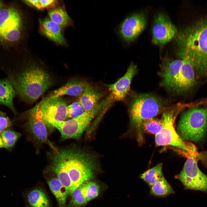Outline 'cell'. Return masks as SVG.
Wrapping results in <instances>:
<instances>
[{
    "label": "cell",
    "mask_w": 207,
    "mask_h": 207,
    "mask_svg": "<svg viewBox=\"0 0 207 207\" xmlns=\"http://www.w3.org/2000/svg\"><path fill=\"white\" fill-rule=\"evenodd\" d=\"M179 56L183 63L170 90L181 93L193 89L196 85L197 79L194 68L189 60L185 56Z\"/></svg>",
    "instance_id": "14"
},
{
    "label": "cell",
    "mask_w": 207,
    "mask_h": 207,
    "mask_svg": "<svg viewBox=\"0 0 207 207\" xmlns=\"http://www.w3.org/2000/svg\"><path fill=\"white\" fill-rule=\"evenodd\" d=\"M146 19L141 13L134 14L126 18L120 24L118 32L122 40L129 43L135 39L144 29Z\"/></svg>",
    "instance_id": "13"
},
{
    "label": "cell",
    "mask_w": 207,
    "mask_h": 207,
    "mask_svg": "<svg viewBox=\"0 0 207 207\" xmlns=\"http://www.w3.org/2000/svg\"><path fill=\"white\" fill-rule=\"evenodd\" d=\"M102 102L92 110L85 111L81 115L67 120L54 122L50 125L57 129L62 139L79 137L100 109L104 106Z\"/></svg>",
    "instance_id": "7"
},
{
    "label": "cell",
    "mask_w": 207,
    "mask_h": 207,
    "mask_svg": "<svg viewBox=\"0 0 207 207\" xmlns=\"http://www.w3.org/2000/svg\"><path fill=\"white\" fill-rule=\"evenodd\" d=\"M54 150L55 152L51 156L49 170L55 173L57 178L66 189L68 195H71L73 192L72 185L67 170L62 150L55 148Z\"/></svg>",
    "instance_id": "16"
},
{
    "label": "cell",
    "mask_w": 207,
    "mask_h": 207,
    "mask_svg": "<svg viewBox=\"0 0 207 207\" xmlns=\"http://www.w3.org/2000/svg\"><path fill=\"white\" fill-rule=\"evenodd\" d=\"M47 182L60 207H66V200L68 195L66 188L57 178H52Z\"/></svg>",
    "instance_id": "22"
},
{
    "label": "cell",
    "mask_w": 207,
    "mask_h": 207,
    "mask_svg": "<svg viewBox=\"0 0 207 207\" xmlns=\"http://www.w3.org/2000/svg\"><path fill=\"white\" fill-rule=\"evenodd\" d=\"M81 186L83 192L88 202L98 195L99 187L96 183L88 181Z\"/></svg>",
    "instance_id": "30"
},
{
    "label": "cell",
    "mask_w": 207,
    "mask_h": 207,
    "mask_svg": "<svg viewBox=\"0 0 207 207\" xmlns=\"http://www.w3.org/2000/svg\"><path fill=\"white\" fill-rule=\"evenodd\" d=\"M18 12L12 7L0 9V39L14 42L20 38L22 21Z\"/></svg>",
    "instance_id": "9"
},
{
    "label": "cell",
    "mask_w": 207,
    "mask_h": 207,
    "mask_svg": "<svg viewBox=\"0 0 207 207\" xmlns=\"http://www.w3.org/2000/svg\"><path fill=\"white\" fill-rule=\"evenodd\" d=\"M178 34V55L187 58L197 79L207 77V19L182 30Z\"/></svg>",
    "instance_id": "2"
},
{
    "label": "cell",
    "mask_w": 207,
    "mask_h": 207,
    "mask_svg": "<svg viewBox=\"0 0 207 207\" xmlns=\"http://www.w3.org/2000/svg\"><path fill=\"white\" fill-rule=\"evenodd\" d=\"M187 106L177 103L164 111L161 120L163 123L160 131L155 135V141L157 146L170 145L185 152H192L193 149L185 143L176 131L174 124L180 112Z\"/></svg>",
    "instance_id": "5"
},
{
    "label": "cell",
    "mask_w": 207,
    "mask_h": 207,
    "mask_svg": "<svg viewBox=\"0 0 207 207\" xmlns=\"http://www.w3.org/2000/svg\"><path fill=\"white\" fill-rule=\"evenodd\" d=\"M177 177L185 189L207 193V175L200 170L197 160L193 157L188 158Z\"/></svg>",
    "instance_id": "8"
},
{
    "label": "cell",
    "mask_w": 207,
    "mask_h": 207,
    "mask_svg": "<svg viewBox=\"0 0 207 207\" xmlns=\"http://www.w3.org/2000/svg\"><path fill=\"white\" fill-rule=\"evenodd\" d=\"M177 131L183 140L195 142L202 140L207 131V106L191 107L184 112Z\"/></svg>",
    "instance_id": "4"
},
{
    "label": "cell",
    "mask_w": 207,
    "mask_h": 207,
    "mask_svg": "<svg viewBox=\"0 0 207 207\" xmlns=\"http://www.w3.org/2000/svg\"><path fill=\"white\" fill-rule=\"evenodd\" d=\"M28 201L31 207H49V200L42 190L36 189L30 192L27 195Z\"/></svg>",
    "instance_id": "23"
},
{
    "label": "cell",
    "mask_w": 207,
    "mask_h": 207,
    "mask_svg": "<svg viewBox=\"0 0 207 207\" xmlns=\"http://www.w3.org/2000/svg\"><path fill=\"white\" fill-rule=\"evenodd\" d=\"M62 150L73 191L93 178V165L90 160L80 152L72 149Z\"/></svg>",
    "instance_id": "6"
},
{
    "label": "cell",
    "mask_w": 207,
    "mask_h": 207,
    "mask_svg": "<svg viewBox=\"0 0 207 207\" xmlns=\"http://www.w3.org/2000/svg\"><path fill=\"white\" fill-rule=\"evenodd\" d=\"M0 135L3 144V147L9 150L12 149L21 136L20 133L9 128L3 130L0 133Z\"/></svg>",
    "instance_id": "27"
},
{
    "label": "cell",
    "mask_w": 207,
    "mask_h": 207,
    "mask_svg": "<svg viewBox=\"0 0 207 207\" xmlns=\"http://www.w3.org/2000/svg\"><path fill=\"white\" fill-rule=\"evenodd\" d=\"M71 195V198L68 204L69 207H80L88 202L83 192L81 185L74 189Z\"/></svg>",
    "instance_id": "29"
},
{
    "label": "cell",
    "mask_w": 207,
    "mask_h": 207,
    "mask_svg": "<svg viewBox=\"0 0 207 207\" xmlns=\"http://www.w3.org/2000/svg\"><path fill=\"white\" fill-rule=\"evenodd\" d=\"M12 125V121L6 115L0 116V134Z\"/></svg>",
    "instance_id": "33"
},
{
    "label": "cell",
    "mask_w": 207,
    "mask_h": 207,
    "mask_svg": "<svg viewBox=\"0 0 207 207\" xmlns=\"http://www.w3.org/2000/svg\"><path fill=\"white\" fill-rule=\"evenodd\" d=\"M40 28L42 33L52 41L61 45L66 44L61 26L49 19L40 20Z\"/></svg>",
    "instance_id": "19"
},
{
    "label": "cell",
    "mask_w": 207,
    "mask_h": 207,
    "mask_svg": "<svg viewBox=\"0 0 207 207\" xmlns=\"http://www.w3.org/2000/svg\"><path fill=\"white\" fill-rule=\"evenodd\" d=\"M182 63L181 59L173 60L167 58L164 60L159 74L162 78L161 85L166 89L170 90L173 83L178 75Z\"/></svg>",
    "instance_id": "17"
},
{
    "label": "cell",
    "mask_w": 207,
    "mask_h": 207,
    "mask_svg": "<svg viewBox=\"0 0 207 207\" xmlns=\"http://www.w3.org/2000/svg\"><path fill=\"white\" fill-rule=\"evenodd\" d=\"M24 2L39 9L51 7L56 3L54 0H28L23 1Z\"/></svg>",
    "instance_id": "31"
},
{
    "label": "cell",
    "mask_w": 207,
    "mask_h": 207,
    "mask_svg": "<svg viewBox=\"0 0 207 207\" xmlns=\"http://www.w3.org/2000/svg\"><path fill=\"white\" fill-rule=\"evenodd\" d=\"M39 104L43 119L49 125L53 122L65 120L67 118L66 103L61 97L54 98L47 97Z\"/></svg>",
    "instance_id": "12"
},
{
    "label": "cell",
    "mask_w": 207,
    "mask_h": 207,
    "mask_svg": "<svg viewBox=\"0 0 207 207\" xmlns=\"http://www.w3.org/2000/svg\"><path fill=\"white\" fill-rule=\"evenodd\" d=\"M49 19L60 26L68 25L71 20L65 9L63 8L58 7L49 11L48 13Z\"/></svg>",
    "instance_id": "26"
},
{
    "label": "cell",
    "mask_w": 207,
    "mask_h": 207,
    "mask_svg": "<svg viewBox=\"0 0 207 207\" xmlns=\"http://www.w3.org/2000/svg\"><path fill=\"white\" fill-rule=\"evenodd\" d=\"M6 115L5 113L0 110V116Z\"/></svg>",
    "instance_id": "35"
},
{
    "label": "cell",
    "mask_w": 207,
    "mask_h": 207,
    "mask_svg": "<svg viewBox=\"0 0 207 207\" xmlns=\"http://www.w3.org/2000/svg\"><path fill=\"white\" fill-rule=\"evenodd\" d=\"M78 101L85 111L91 110L98 104L101 94L90 85L78 96Z\"/></svg>",
    "instance_id": "21"
},
{
    "label": "cell",
    "mask_w": 207,
    "mask_h": 207,
    "mask_svg": "<svg viewBox=\"0 0 207 207\" xmlns=\"http://www.w3.org/2000/svg\"><path fill=\"white\" fill-rule=\"evenodd\" d=\"M174 193L172 187L163 176L151 187L150 194L164 197Z\"/></svg>",
    "instance_id": "24"
},
{
    "label": "cell",
    "mask_w": 207,
    "mask_h": 207,
    "mask_svg": "<svg viewBox=\"0 0 207 207\" xmlns=\"http://www.w3.org/2000/svg\"><path fill=\"white\" fill-rule=\"evenodd\" d=\"M27 113V121L25 125L28 131L37 141L40 143H47L54 149L55 147L48 139L47 126L51 125L43 119L39 103Z\"/></svg>",
    "instance_id": "11"
},
{
    "label": "cell",
    "mask_w": 207,
    "mask_h": 207,
    "mask_svg": "<svg viewBox=\"0 0 207 207\" xmlns=\"http://www.w3.org/2000/svg\"><path fill=\"white\" fill-rule=\"evenodd\" d=\"M67 118H74L81 115L85 112L78 102H74L67 106Z\"/></svg>",
    "instance_id": "32"
},
{
    "label": "cell",
    "mask_w": 207,
    "mask_h": 207,
    "mask_svg": "<svg viewBox=\"0 0 207 207\" xmlns=\"http://www.w3.org/2000/svg\"><path fill=\"white\" fill-rule=\"evenodd\" d=\"M3 144L2 139L0 134V148L3 147Z\"/></svg>",
    "instance_id": "34"
},
{
    "label": "cell",
    "mask_w": 207,
    "mask_h": 207,
    "mask_svg": "<svg viewBox=\"0 0 207 207\" xmlns=\"http://www.w3.org/2000/svg\"><path fill=\"white\" fill-rule=\"evenodd\" d=\"M89 85V83L85 81L72 80L53 91L47 97L54 98L65 95L79 96Z\"/></svg>",
    "instance_id": "18"
},
{
    "label": "cell",
    "mask_w": 207,
    "mask_h": 207,
    "mask_svg": "<svg viewBox=\"0 0 207 207\" xmlns=\"http://www.w3.org/2000/svg\"><path fill=\"white\" fill-rule=\"evenodd\" d=\"M152 42L156 45H164L177 34V29L165 14L160 13L155 17L152 29Z\"/></svg>",
    "instance_id": "10"
},
{
    "label": "cell",
    "mask_w": 207,
    "mask_h": 207,
    "mask_svg": "<svg viewBox=\"0 0 207 207\" xmlns=\"http://www.w3.org/2000/svg\"><path fill=\"white\" fill-rule=\"evenodd\" d=\"M137 71L136 65L131 63L122 77L114 83L106 85L111 92L106 101L107 103L124 99L129 90L132 79Z\"/></svg>",
    "instance_id": "15"
},
{
    "label": "cell",
    "mask_w": 207,
    "mask_h": 207,
    "mask_svg": "<svg viewBox=\"0 0 207 207\" xmlns=\"http://www.w3.org/2000/svg\"><path fill=\"white\" fill-rule=\"evenodd\" d=\"M16 95L14 89L8 78H0V105L6 106L15 115L17 114L13 101Z\"/></svg>",
    "instance_id": "20"
},
{
    "label": "cell",
    "mask_w": 207,
    "mask_h": 207,
    "mask_svg": "<svg viewBox=\"0 0 207 207\" xmlns=\"http://www.w3.org/2000/svg\"><path fill=\"white\" fill-rule=\"evenodd\" d=\"M162 168V164L158 163L141 174L140 177L151 187L164 176Z\"/></svg>",
    "instance_id": "25"
},
{
    "label": "cell",
    "mask_w": 207,
    "mask_h": 207,
    "mask_svg": "<svg viewBox=\"0 0 207 207\" xmlns=\"http://www.w3.org/2000/svg\"><path fill=\"white\" fill-rule=\"evenodd\" d=\"M163 123L162 120L151 118L144 121L142 125L143 130L156 135L162 129Z\"/></svg>",
    "instance_id": "28"
},
{
    "label": "cell",
    "mask_w": 207,
    "mask_h": 207,
    "mask_svg": "<svg viewBox=\"0 0 207 207\" xmlns=\"http://www.w3.org/2000/svg\"><path fill=\"white\" fill-rule=\"evenodd\" d=\"M2 6V3L0 1V9L1 8Z\"/></svg>",
    "instance_id": "36"
},
{
    "label": "cell",
    "mask_w": 207,
    "mask_h": 207,
    "mask_svg": "<svg viewBox=\"0 0 207 207\" xmlns=\"http://www.w3.org/2000/svg\"><path fill=\"white\" fill-rule=\"evenodd\" d=\"M166 108L164 101L151 94H139L133 99L129 108V114L131 124L136 131L137 140L140 144L143 141V122L153 118Z\"/></svg>",
    "instance_id": "3"
},
{
    "label": "cell",
    "mask_w": 207,
    "mask_h": 207,
    "mask_svg": "<svg viewBox=\"0 0 207 207\" xmlns=\"http://www.w3.org/2000/svg\"><path fill=\"white\" fill-rule=\"evenodd\" d=\"M6 75L16 94L23 101L32 103L50 87L51 81L49 74L37 65L16 67H0Z\"/></svg>",
    "instance_id": "1"
}]
</instances>
